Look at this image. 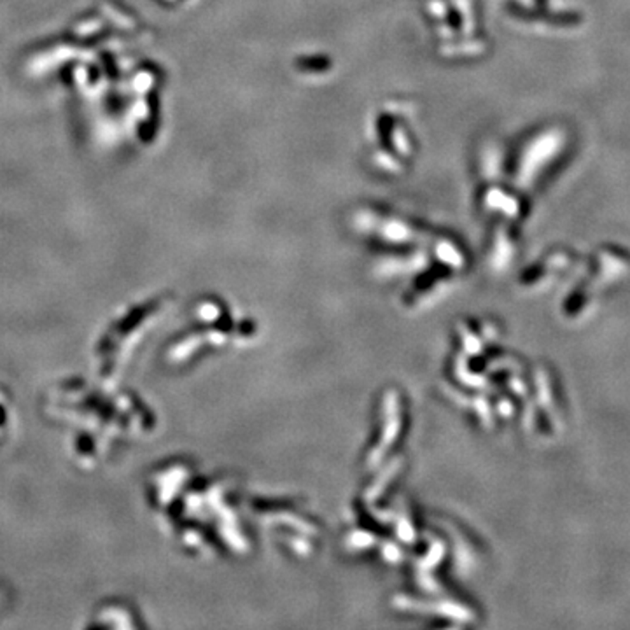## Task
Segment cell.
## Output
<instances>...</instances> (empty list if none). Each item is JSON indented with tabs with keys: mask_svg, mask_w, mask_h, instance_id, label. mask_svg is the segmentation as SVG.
<instances>
[{
	"mask_svg": "<svg viewBox=\"0 0 630 630\" xmlns=\"http://www.w3.org/2000/svg\"><path fill=\"white\" fill-rule=\"evenodd\" d=\"M539 2H545V0H539Z\"/></svg>",
	"mask_w": 630,
	"mask_h": 630,
	"instance_id": "obj_1",
	"label": "cell"
}]
</instances>
